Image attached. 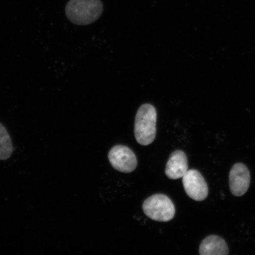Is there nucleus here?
<instances>
[{
  "label": "nucleus",
  "mask_w": 255,
  "mask_h": 255,
  "mask_svg": "<svg viewBox=\"0 0 255 255\" xmlns=\"http://www.w3.org/2000/svg\"><path fill=\"white\" fill-rule=\"evenodd\" d=\"M250 172L246 165L242 163L235 164L229 174V186L233 195L243 196L250 187Z\"/></svg>",
  "instance_id": "423d86ee"
},
{
  "label": "nucleus",
  "mask_w": 255,
  "mask_h": 255,
  "mask_svg": "<svg viewBox=\"0 0 255 255\" xmlns=\"http://www.w3.org/2000/svg\"><path fill=\"white\" fill-rule=\"evenodd\" d=\"M157 112L153 105L145 104L139 107L135 117L134 133L136 141L148 145L155 138Z\"/></svg>",
  "instance_id": "f03ea898"
},
{
  "label": "nucleus",
  "mask_w": 255,
  "mask_h": 255,
  "mask_svg": "<svg viewBox=\"0 0 255 255\" xmlns=\"http://www.w3.org/2000/svg\"><path fill=\"white\" fill-rule=\"evenodd\" d=\"M103 11L100 0H71L66 6V17L72 23L87 25L97 21Z\"/></svg>",
  "instance_id": "f257e3e1"
},
{
  "label": "nucleus",
  "mask_w": 255,
  "mask_h": 255,
  "mask_svg": "<svg viewBox=\"0 0 255 255\" xmlns=\"http://www.w3.org/2000/svg\"><path fill=\"white\" fill-rule=\"evenodd\" d=\"M145 215L153 221L168 222L174 218L175 209L174 204L164 194H155L148 197L142 205Z\"/></svg>",
  "instance_id": "7ed1b4c3"
},
{
  "label": "nucleus",
  "mask_w": 255,
  "mask_h": 255,
  "mask_svg": "<svg viewBox=\"0 0 255 255\" xmlns=\"http://www.w3.org/2000/svg\"><path fill=\"white\" fill-rule=\"evenodd\" d=\"M199 253L201 255H227L229 248L222 238L210 235L201 243Z\"/></svg>",
  "instance_id": "6e6552de"
},
{
  "label": "nucleus",
  "mask_w": 255,
  "mask_h": 255,
  "mask_svg": "<svg viewBox=\"0 0 255 255\" xmlns=\"http://www.w3.org/2000/svg\"><path fill=\"white\" fill-rule=\"evenodd\" d=\"M112 166L122 173H129L134 171L137 166V159L133 152L126 146H114L108 154Z\"/></svg>",
  "instance_id": "20e7f679"
},
{
  "label": "nucleus",
  "mask_w": 255,
  "mask_h": 255,
  "mask_svg": "<svg viewBox=\"0 0 255 255\" xmlns=\"http://www.w3.org/2000/svg\"><path fill=\"white\" fill-rule=\"evenodd\" d=\"M184 190L188 196L194 200H205L208 196V186L199 171L188 170L183 177Z\"/></svg>",
  "instance_id": "39448f33"
},
{
  "label": "nucleus",
  "mask_w": 255,
  "mask_h": 255,
  "mask_svg": "<svg viewBox=\"0 0 255 255\" xmlns=\"http://www.w3.org/2000/svg\"><path fill=\"white\" fill-rule=\"evenodd\" d=\"M10 135L6 128L0 123V160H6L13 152Z\"/></svg>",
  "instance_id": "1a4fd4ad"
},
{
  "label": "nucleus",
  "mask_w": 255,
  "mask_h": 255,
  "mask_svg": "<svg viewBox=\"0 0 255 255\" xmlns=\"http://www.w3.org/2000/svg\"><path fill=\"white\" fill-rule=\"evenodd\" d=\"M188 171V159L181 150L174 151L170 155L165 167V173L171 180L182 178Z\"/></svg>",
  "instance_id": "0eeeda50"
}]
</instances>
